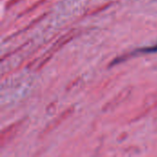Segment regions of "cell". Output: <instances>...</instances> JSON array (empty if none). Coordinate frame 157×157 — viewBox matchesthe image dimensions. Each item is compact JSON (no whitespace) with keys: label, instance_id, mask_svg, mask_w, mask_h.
Here are the masks:
<instances>
[{"label":"cell","instance_id":"cell-5","mask_svg":"<svg viewBox=\"0 0 157 157\" xmlns=\"http://www.w3.org/2000/svg\"><path fill=\"white\" fill-rule=\"evenodd\" d=\"M157 107V94H153L152 98H148L144 103V109H143V111L141 112L142 114H139V116L136 119L142 118L144 115H145L147 112H149L150 110H152L154 108Z\"/></svg>","mask_w":157,"mask_h":157},{"label":"cell","instance_id":"cell-3","mask_svg":"<svg viewBox=\"0 0 157 157\" xmlns=\"http://www.w3.org/2000/svg\"><path fill=\"white\" fill-rule=\"evenodd\" d=\"M73 110H74V108H69L68 109H66V110H64L59 117H57L50 125H48L47 127H46V129H45V131L43 132V134H47V133H49L51 131H52L53 129H55L59 124H61L72 112H73Z\"/></svg>","mask_w":157,"mask_h":157},{"label":"cell","instance_id":"cell-7","mask_svg":"<svg viewBox=\"0 0 157 157\" xmlns=\"http://www.w3.org/2000/svg\"><path fill=\"white\" fill-rule=\"evenodd\" d=\"M19 1H21V0H9L8 3H7V5H6V7H10V6H14L16 4H17Z\"/></svg>","mask_w":157,"mask_h":157},{"label":"cell","instance_id":"cell-4","mask_svg":"<svg viewBox=\"0 0 157 157\" xmlns=\"http://www.w3.org/2000/svg\"><path fill=\"white\" fill-rule=\"evenodd\" d=\"M20 124H21V121L14 123V124L6 127L5 130L2 131V133H1V145H4V144L7 140H9L10 138H12L16 134V132L20 127Z\"/></svg>","mask_w":157,"mask_h":157},{"label":"cell","instance_id":"cell-1","mask_svg":"<svg viewBox=\"0 0 157 157\" xmlns=\"http://www.w3.org/2000/svg\"><path fill=\"white\" fill-rule=\"evenodd\" d=\"M73 31H70L69 33H67V34H65V35H63V36H62L53 45H52V47L45 53V55H44V57H43V59L41 60V62L40 63V64L38 65V70H40V69H41V67L43 66V65H45L46 64V63L51 59V57L53 55V53L54 52H56L58 50H60L63 46H64L67 42H69L73 38H74V34L72 33Z\"/></svg>","mask_w":157,"mask_h":157},{"label":"cell","instance_id":"cell-2","mask_svg":"<svg viewBox=\"0 0 157 157\" xmlns=\"http://www.w3.org/2000/svg\"><path fill=\"white\" fill-rule=\"evenodd\" d=\"M131 91L129 89H124L122 90L121 93H119L118 96H116L111 101H109V103H107L104 107V110H109V109H112L113 108L117 107L120 103H121L124 99H126V98H128V96L130 95Z\"/></svg>","mask_w":157,"mask_h":157},{"label":"cell","instance_id":"cell-6","mask_svg":"<svg viewBox=\"0 0 157 157\" xmlns=\"http://www.w3.org/2000/svg\"><path fill=\"white\" fill-rule=\"evenodd\" d=\"M45 0H40V1H38V2H36V4H34L33 6H29V7H28V8H26V10L24 11V12H22L20 15H19V17L20 16H22V15H25V14H27V13H29V12H31V11H33L35 8H37L38 6H40L43 2H44Z\"/></svg>","mask_w":157,"mask_h":157}]
</instances>
